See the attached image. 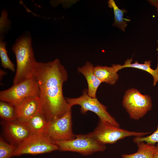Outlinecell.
Listing matches in <instances>:
<instances>
[{
	"instance_id": "6da1fadb",
	"label": "cell",
	"mask_w": 158,
	"mask_h": 158,
	"mask_svg": "<svg viewBox=\"0 0 158 158\" xmlns=\"http://www.w3.org/2000/svg\"><path fill=\"white\" fill-rule=\"evenodd\" d=\"M35 77L40 90V111L49 121L62 117L71 109L63 92L67 73L58 59L47 62L37 61Z\"/></svg>"
},
{
	"instance_id": "484cf974",
	"label": "cell",
	"mask_w": 158,
	"mask_h": 158,
	"mask_svg": "<svg viewBox=\"0 0 158 158\" xmlns=\"http://www.w3.org/2000/svg\"></svg>"
},
{
	"instance_id": "9c48e42d",
	"label": "cell",
	"mask_w": 158,
	"mask_h": 158,
	"mask_svg": "<svg viewBox=\"0 0 158 158\" xmlns=\"http://www.w3.org/2000/svg\"><path fill=\"white\" fill-rule=\"evenodd\" d=\"M71 109L62 117L50 122L45 134L53 142L71 140L75 137L72 130Z\"/></svg>"
},
{
	"instance_id": "ba28073f",
	"label": "cell",
	"mask_w": 158,
	"mask_h": 158,
	"mask_svg": "<svg viewBox=\"0 0 158 158\" xmlns=\"http://www.w3.org/2000/svg\"><path fill=\"white\" fill-rule=\"evenodd\" d=\"M59 150L57 145L44 134L32 135L16 146L13 157L42 154Z\"/></svg>"
},
{
	"instance_id": "5b68a950",
	"label": "cell",
	"mask_w": 158,
	"mask_h": 158,
	"mask_svg": "<svg viewBox=\"0 0 158 158\" xmlns=\"http://www.w3.org/2000/svg\"><path fill=\"white\" fill-rule=\"evenodd\" d=\"M70 106L79 105L80 107L81 112L85 114L90 111L95 113L98 116L99 121L113 126L120 127L119 123L109 113L107 107L102 104L97 98L90 96L87 89L84 90L82 95L75 98H66Z\"/></svg>"
},
{
	"instance_id": "603a6c76",
	"label": "cell",
	"mask_w": 158,
	"mask_h": 158,
	"mask_svg": "<svg viewBox=\"0 0 158 158\" xmlns=\"http://www.w3.org/2000/svg\"><path fill=\"white\" fill-rule=\"evenodd\" d=\"M147 1L151 5L156 8L158 5V0H149Z\"/></svg>"
},
{
	"instance_id": "44dd1931",
	"label": "cell",
	"mask_w": 158,
	"mask_h": 158,
	"mask_svg": "<svg viewBox=\"0 0 158 158\" xmlns=\"http://www.w3.org/2000/svg\"><path fill=\"white\" fill-rule=\"evenodd\" d=\"M133 141L136 144L139 142H144L148 145H155L156 143H158V125L156 130L151 134L146 136L135 137Z\"/></svg>"
},
{
	"instance_id": "8fae6325",
	"label": "cell",
	"mask_w": 158,
	"mask_h": 158,
	"mask_svg": "<svg viewBox=\"0 0 158 158\" xmlns=\"http://www.w3.org/2000/svg\"><path fill=\"white\" fill-rule=\"evenodd\" d=\"M15 107L17 119L23 120L28 118L40 111L39 97L28 98Z\"/></svg>"
},
{
	"instance_id": "2e32d148",
	"label": "cell",
	"mask_w": 158,
	"mask_h": 158,
	"mask_svg": "<svg viewBox=\"0 0 158 158\" xmlns=\"http://www.w3.org/2000/svg\"><path fill=\"white\" fill-rule=\"evenodd\" d=\"M108 6L113 9L114 15V21L112 25L124 32L128 25L127 21L130 20L123 18L124 14L127 12L125 9H120L114 0H109L108 2Z\"/></svg>"
},
{
	"instance_id": "ffe728a7",
	"label": "cell",
	"mask_w": 158,
	"mask_h": 158,
	"mask_svg": "<svg viewBox=\"0 0 158 158\" xmlns=\"http://www.w3.org/2000/svg\"><path fill=\"white\" fill-rule=\"evenodd\" d=\"M16 146L12 144L6 142L1 137L0 138V158H11Z\"/></svg>"
},
{
	"instance_id": "30bf717a",
	"label": "cell",
	"mask_w": 158,
	"mask_h": 158,
	"mask_svg": "<svg viewBox=\"0 0 158 158\" xmlns=\"http://www.w3.org/2000/svg\"><path fill=\"white\" fill-rule=\"evenodd\" d=\"M2 124L6 135L11 144L17 145L16 146L32 135L27 126L18 119L11 122H3Z\"/></svg>"
},
{
	"instance_id": "7402d4cb",
	"label": "cell",
	"mask_w": 158,
	"mask_h": 158,
	"mask_svg": "<svg viewBox=\"0 0 158 158\" xmlns=\"http://www.w3.org/2000/svg\"><path fill=\"white\" fill-rule=\"evenodd\" d=\"M10 24L7 12L4 10L2 11L0 18V38L2 39V36L8 29Z\"/></svg>"
},
{
	"instance_id": "3957f363",
	"label": "cell",
	"mask_w": 158,
	"mask_h": 158,
	"mask_svg": "<svg viewBox=\"0 0 158 158\" xmlns=\"http://www.w3.org/2000/svg\"><path fill=\"white\" fill-rule=\"evenodd\" d=\"M40 90L37 81L34 77L0 92V99L16 107L30 98L39 97Z\"/></svg>"
},
{
	"instance_id": "d4e9b609",
	"label": "cell",
	"mask_w": 158,
	"mask_h": 158,
	"mask_svg": "<svg viewBox=\"0 0 158 158\" xmlns=\"http://www.w3.org/2000/svg\"><path fill=\"white\" fill-rule=\"evenodd\" d=\"M156 8H157V16L158 17V5L157 6V7H156Z\"/></svg>"
},
{
	"instance_id": "8992f818",
	"label": "cell",
	"mask_w": 158,
	"mask_h": 158,
	"mask_svg": "<svg viewBox=\"0 0 158 158\" xmlns=\"http://www.w3.org/2000/svg\"><path fill=\"white\" fill-rule=\"evenodd\" d=\"M54 142L60 151L78 152L84 156L102 152L106 148L105 145L99 142L88 134L76 135L73 139Z\"/></svg>"
},
{
	"instance_id": "7c38bea8",
	"label": "cell",
	"mask_w": 158,
	"mask_h": 158,
	"mask_svg": "<svg viewBox=\"0 0 158 158\" xmlns=\"http://www.w3.org/2000/svg\"><path fill=\"white\" fill-rule=\"evenodd\" d=\"M78 72L85 77L87 84V94L90 97L96 98L97 89L102 82L97 77L94 72V66L90 62L78 68Z\"/></svg>"
},
{
	"instance_id": "e0dca14e",
	"label": "cell",
	"mask_w": 158,
	"mask_h": 158,
	"mask_svg": "<svg viewBox=\"0 0 158 158\" xmlns=\"http://www.w3.org/2000/svg\"><path fill=\"white\" fill-rule=\"evenodd\" d=\"M138 149L135 152L131 154H123L122 158H153L155 145H148L144 142L136 143Z\"/></svg>"
},
{
	"instance_id": "7a4b0ae2",
	"label": "cell",
	"mask_w": 158,
	"mask_h": 158,
	"mask_svg": "<svg viewBox=\"0 0 158 158\" xmlns=\"http://www.w3.org/2000/svg\"><path fill=\"white\" fill-rule=\"evenodd\" d=\"M12 50L16 61V69L13 85L35 77L37 61L30 33L26 32L19 37L12 46Z\"/></svg>"
},
{
	"instance_id": "9a60e30c",
	"label": "cell",
	"mask_w": 158,
	"mask_h": 158,
	"mask_svg": "<svg viewBox=\"0 0 158 158\" xmlns=\"http://www.w3.org/2000/svg\"><path fill=\"white\" fill-rule=\"evenodd\" d=\"M157 63L156 68L153 69L151 68V60H147L144 62V63H139L137 61H136L133 63H132V58L127 59L123 65L118 64L119 70L125 68H132L139 69L145 71L150 74L153 78V86H155L158 82V57L157 58Z\"/></svg>"
},
{
	"instance_id": "5bb4252c",
	"label": "cell",
	"mask_w": 158,
	"mask_h": 158,
	"mask_svg": "<svg viewBox=\"0 0 158 158\" xmlns=\"http://www.w3.org/2000/svg\"><path fill=\"white\" fill-rule=\"evenodd\" d=\"M117 64L111 67L97 65L94 67V72L97 77L102 82L111 85L115 84L119 78Z\"/></svg>"
},
{
	"instance_id": "52a82bcc",
	"label": "cell",
	"mask_w": 158,
	"mask_h": 158,
	"mask_svg": "<svg viewBox=\"0 0 158 158\" xmlns=\"http://www.w3.org/2000/svg\"><path fill=\"white\" fill-rule=\"evenodd\" d=\"M150 133L130 131L99 121L95 130L88 134L99 142L106 145L115 143L126 137H143Z\"/></svg>"
},
{
	"instance_id": "ac0fdd59",
	"label": "cell",
	"mask_w": 158,
	"mask_h": 158,
	"mask_svg": "<svg viewBox=\"0 0 158 158\" xmlns=\"http://www.w3.org/2000/svg\"><path fill=\"white\" fill-rule=\"evenodd\" d=\"M0 116L5 122H11L17 120L16 107L8 103L1 101Z\"/></svg>"
},
{
	"instance_id": "277c9868",
	"label": "cell",
	"mask_w": 158,
	"mask_h": 158,
	"mask_svg": "<svg viewBox=\"0 0 158 158\" xmlns=\"http://www.w3.org/2000/svg\"><path fill=\"white\" fill-rule=\"evenodd\" d=\"M122 105L130 118L138 120L152 109V102L149 95H143L138 90L132 88L126 92Z\"/></svg>"
},
{
	"instance_id": "cb8c5ba5",
	"label": "cell",
	"mask_w": 158,
	"mask_h": 158,
	"mask_svg": "<svg viewBox=\"0 0 158 158\" xmlns=\"http://www.w3.org/2000/svg\"><path fill=\"white\" fill-rule=\"evenodd\" d=\"M153 158H158V143L156 146Z\"/></svg>"
},
{
	"instance_id": "4fadbf2b",
	"label": "cell",
	"mask_w": 158,
	"mask_h": 158,
	"mask_svg": "<svg viewBox=\"0 0 158 158\" xmlns=\"http://www.w3.org/2000/svg\"><path fill=\"white\" fill-rule=\"evenodd\" d=\"M19 120L27 126L32 135H45L50 122L41 111L28 118Z\"/></svg>"
},
{
	"instance_id": "d6986e66",
	"label": "cell",
	"mask_w": 158,
	"mask_h": 158,
	"mask_svg": "<svg viewBox=\"0 0 158 158\" xmlns=\"http://www.w3.org/2000/svg\"><path fill=\"white\" fill-rule=\"evenodd\" d=\"M6 42L0 38V57L2 66L8 68L13 72L15 71L14 65L9 58L6 48Z\"/></svg>"
}]
</instances>
